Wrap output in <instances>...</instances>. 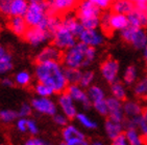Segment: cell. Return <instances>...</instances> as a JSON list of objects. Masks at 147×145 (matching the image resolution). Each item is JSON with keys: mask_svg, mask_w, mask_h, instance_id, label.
I'll list each match as a JSON object with an SVG mask.
<instances>
[{"mask_svg": "<svg viewBox=\"0 0 147 145\" xmlns=\"http://www.w3.org/2000/svg\"><path fill=\"white\" fill-rule=\"evenodd\" d=\"M119 71H120L119 63L116 60H114V59L105 60L101 64V67H100L101 76L103 77V79H105V81H108L109 83H114V82L117 81Z\"/></svg>", "mask_w": 147, "mask_h": 145, "instance_id": "obj_14", "label": "cell"}, {"mask_svg": "<svg viewBox=\"0 0 147 145\" xmlns=\"http://www.w3.org/2000/svg\"><path fill=\"white\" fill-rule=\"evenodd\" d=\"M145 13H146V16H147V9H145Z\"/></svg>", "mask_w": 147, "mask_h": 145, "instance_id": "obj_54", "label": "cell"}, {"mask_svg": "<svg viewBox=\"0 0 147 145\" xmlns=\"http://www.w3.org/2000/svg\"><path fill=\"white\" fill-rule=\"evenodd\" d=\"M31 107L34 111L44 115L57 114V105L49 98H36L31 100Z\"/></svg>", "mask_w": 147, "mask_h": 145, "instance_id": "obj_10", "label": "cell"}, {"mask_svg": "<svg viewBox=\"0 0 147 145\" xmlns=\"http://www.w3.org/2000/svg\"><path fill=\"white\" fill-rule=\"evenodd\" d=\"M37 1H39V0H27V2H28V3H32V2H37Z\"/></svg>", "mask_w": 147, "mask_h": 145, "instance_id": "obj_51", "label": "cell"}, {"mask_svg": "<svg viewBox=\"0 0 147 145\" xmlns=\"http://www.w3.org/2000/svg\"><path fill=\"white\" fill-rule=\"evenodd\" d=\"M61 58V51L55 46H47L40 51L37 56L38 62L46 61H59Z\"/></svg>", "mask_w": 147, "mask_h": 145, "instance_id": "obj_18", "label": "cell"}, {"mask_svg": "<svg viewBox=\"0 0 147 145\" xmlns=\"http://www.w3.org/2000/svg\"><path fill=\"white\" fill-rule=\"evenodd\" d=\"M67 93L73 98L74 102L79 103L84 108L88 109L91 106V100L88 96V92L82 89V86L77 84H71L67 87Z\"/></svg>", "mask_w": 147, "mask_h": 145, "instance_id": "obj_15", "label": "cell"}, {"mask_svg": "<svg viewBox=\"0 0 147 145\" xmlns=\"http://www.w3.org/2000/svg\"><path fill=\"white\" fill-rule=\"evenodd\" d=\"M59 106L62 110L63 114H65L68 118L76 117L77 110L75 102L68 93H63L59 98Z\"/></svg>", "mask_w": 147, "mask_h": 145, "instance_id": "obj_16", "label": "cell"}, {"mask_svg": "<svg viewBox=\"0 0 147 145\" xmlns=\"http://www.w3.org/2000/svg\"><path fill=\"white\" fill-rule=\"evenodd\" d=\"M9 27L16 35L22 36L25 34L28 25L24 17H11L9 22Z\"/></svg>", "mask_w": 147, "mask_h": 145, "instance_id": "obj_20", "label": "cell"}, {"mask_svg": "<svg viewBox=\"0 0 147 145\" xmlns=\"http://www.w3.org/2000/svg\"><path fill=\"white\" fill-rule=\"evenodd\" d=\"M80 75H82V72L79 70H77V69H69V67H66L65 76L68 83L77 84L79 82V79H80Z\"/></svg>", "mask_w": 147, "mask_h": 145, "instance_id": "obj_33", "label": "cell"}, {"mask_svg": "<svg viewBox=\"0 0 147 145\" xmlns=\"http://www.w3.org/2000/svg\"><path fill=\"white\" fill-rule=\"evenodd\" d=\"M11 67H13V59L9 52L4 55L0 56V75L9 72Z\"/></svg>", "mask_w": 147, "mask_h": 145, "instance_id": "obj_29", "label": "cell"}, {"mask_svg": "<svg viewBox=\"0 0 147 145\" xmlns=\"http://www.w3.org/2000/svg\"><path fill=\"white\" fill-rule=\"evenodd\" d=\"M91 2L94 3L97 7L100 9H108L111 4V0H90Z\"/></svg>", "mask_w": 147, "mask_h": 145, "instance_id": "obj_43", "label": "cell"}, {"mask_svg": "<svg viewBox=\"0 0 147 145\" xmlns=\"http://www.w3.org/2000/svg\"><path fill=\"white\" fill-rule=\"evenodd\" d=\"M27 133L30 135H37L39 133V126L34 119L27 118Z\"/></svg>", "mask_w": 147, "mask_h": 145, "instance_id": "obj_39", "label": "cell"}, {"mask_svg": "<svg viewBox=\"0 0 147 145\" xmlns=\"http://www.w3.org/2000/svg\"><path fill=\"white\" fill-rule=\"evenodd\" d=\"M50 14L49 4L45 0H39L37 2L28 4V9L24 15V19L28 27H39Z\"/></svg>", "mask_w": 147, "mask_h": 145, "instance_id": "obj_4", "label": "cell"}, {"mask_svg": "<svg viewBox=\"0 0 147 145\" xmlns=\"http://www.w3.org/2000/svg\"><path fill=\"white\" fill-rule=\"evenodd\" d=\"M78 0H50L48 1L49 11L52 15L68 14L78 5Z\"/></svg>", "mask_w": 147, "mask_h": 145, "instance_id": "obj_11", "label": "cell"}, {"mask_svg": "<svg viewBox=\"0 0 147 145\" xmlns=\"http://www.w3.org/2000/svg\"><path fill=\"white\" fill-rule=\"evenodd\" d=\"M23 36L26 42L34 47L45 44L50 37H52L50 32L41 27H28Z\"/></svg>", "mask_w": 147, "mask_h": 145, "instance_id": "obj_8", "label": "cell"}, {"mask_svg": "<svg viewBox=\"0 0 147 145\" xmlns=\"http://www.w3.org/2000/svg\"><path fill=\"white\" fill-rule=\"evenodd\" d=\"M77 37L80 43L92 48L99 47L103 44V41H105L102 33L99 32L97 29H85L84 28V30L79 33Z\"/></svg>", "mask_w": 147, "mask_h": 145, "instance_id": "obj_9", "label": "cell"}, {"mask_svg": "<svg viewBox=\"0 0 147 145\" xmlns=\"http://www.w3.org/2000/svg\"><path fill=\"white\" fill-rule=\"evenodd\" d=\"M24 145H52L51 143L47 142L45 140L40 139V138H32V139H28L24 143Z\"/></svg>", "mask_w": 147, "mask_h": 145, "instance_id": "obj_42", "label": "cell"}, {"mask_svg": "<svg viewBox=\"0 0 147 145\" xmlns=\"http://www.w3.org/2000/svg\"><path fill=\"white\" fill-rule=\"evenodd\" d=\"M143 56H144L145 63H146V65H147V44H146V46L144 47V49H143Z\"/></svg>", "mask_w": 147, "mask_h": 145, "instance_id": "obj_48", "label": "cell"}, {"mask_svg": "<svg viewBox=\"0 0 147 145\" xmlns=\"http://www.w3.org/2000/svg\"><path fill=\"white\" fill-rule=\"evenodd\" d=\"M18 116V113L14 110H9V109H4L0 111V120L2 122L9 123L14 121Z\"/></svg>", "mask_w": 147, "mask_h": 145, "instance_id": "obj_35", "label": "cell"}, {"mask_svg": "<svg viewBox=\"0 0 147 145\" xmlns=\"http://www.w3.org/2000/svg\"><path fill=\"white\" fill-rule=\"evenodd\" d=\"M133 3H135V5H143V4H147V0H130Z\"/></svg>", "mask_w": 147, "mask_h": 145, "instance_id": "obj_47", "label": "cell"}, {"mask_svg": "<svg viewBox=\"0 0 147 145\" xmlns=\"http://www.w3.org/2000/svg\"><path fill=\"white\" fill-rule=\"evenodd\" d=\"M62 26L67 28L69 31H71L74 35L78 36L79 33L84 30V27L79 22L78 18L71 16V15H66L65 17L62 19Z\"/></svg>", "mask_w": 147, "mask_h": 145, "instance_id": "obj_19", "label": "cell"}, {"mask_svg": "<svg viewBox=\"0 0 147 145\" xmlns=\"http://www.w3.org/2000/svg\"><path fill=\"white\" fill-rule=\"evenodd\" d=\"M94 79H95V75L92 71H85V72H82V75H80V79H79V86L84 87H90L92 85V83L94 82Z\"/></svg>", "mask_w": 147, "mask_h": 145, "instance_id": "obj_32", "label": "cell"}, {"mask_svg": "<svg viewBox=\"0 0 147 145\" xmlns=\"http://www.w3.org/2000/svg\"><path fill=\"white\" fill-rule=\"evenodd\" d=\"M138 130L140 131V133H141V135L143 136L144 140L147 141V109L143 111L141 117H140Z\"/></svg>", "mask_w": 147, "mask_h": 145, "instance_id": "obj_37", "label": "cell"}, {"mask_svg": "<svg viewBox=\"0 0 147 145\" xmlns=\"http://www.w3.org/2000/svg\"><path fill=\"white\" fill-rule=\"evenodd\" d=\"M62 136L65 142H70L76 139H86L84 133L73 124H67L63 130Z\"/></svg>", "mask_w": 147, "mask_h": 145, "instance_id": "obj_22", "label": "cell"}, {"mask_svg": "<svg viewBox=\"0 0 147 145\" xmlns=\"http://www.w3.org/2000/svg\"><path fill=\"white\" fill-rule=\"evenodd\" d=\"M137 77H138V71L134 65H130V67H126V70L124 72V75H123V80H124V83L127 84V85H131L136 82Z\"/></svg>", "mask_w": 147, "mask_h": 145, "instance_id": "obj_30", "label": "cell"}, {"mask_svg": "<svg viewBox=\"0 0 147 145\" xmlns=\"http://www.w3.org/2000/svg\"><path fill=\"white\" fill-rule=\"evenodd\" d=\"M135 94L137 96L140 98H144L145 93L147 92V78H144L137 82V84L135 85Z\"/></svg>", "mask_w": 147, "mask_h": 145, "instance_id": "obj_36", "label": "cell"}, {"mask_svg": "<svg viewBox=\"0 0 147 145\" xmlns=\"http://www.w3.org/2000/svg\"><path fill=\"white\" fill-rule=\"evenodd\" d=\"M77 121L79 122V124L82 126H84L85 128L88 130H95L97 128V122L93 118H91L90 116H88L85 113H77L76 117Z\"/></svg>", "mask_w": 147, "mask_h": 145, "instance_id": "obj_27", "label": "cell"}, {"mask_svg": "<svg viewBox=\"0 0 147 145\" xmlns=\"http://www.w3.org/2000/svg\"><path fill=\"white\" fill-rule=\"evenodd\" d=\"M31 109H32L31 105H28V104H26V103L22 104L17 112L18 116H20V117H27L28 115H30Z\"/></svg>", "mask_w": 147, "mask_h": 145, "instance_id": "obj_38", "label": "cell"}, {"mask_svg": "<svg viewBox=\"0 0 147 145\" xmlns=\"http://www.w3.org/2000/svg\"><path fill=\"white\" fill-rule=\"evenodd\" d=\"M114 13L116 14H122L127 16L130 11L135 9V3H133L130 0H114L112 5Z\"/></svg>", "mask_w": 147, "mask_h": 145, "instance_id": "obj_24", "label": "cell"}, {"mask_svg": "<svg viewBox=\"0 0 147 145\" xmlns=\"http://www.w3.org/2000/svg\"><path fill=\"white\" fill-rule=\"evenodd\" d=\"M95 57H96L95 48L89 47L79 42L76 43L73 47L66 50L63 57V61L66 67L80 70L89 67L94 61Z\"/></svg>", "mask_w": 147, "mask_h": 145, "instance_id": "obj_2", "label": "cell"}, {"mask_svg": "<svg viewBox=\"0 0 147 145\" xmlns=\"http://www.w3.org/2000/svg\"><path fill=\"white\" fill-rule=\"evenodd\" d=\"M53 120L57 126H66L67 123H68V117L65 114H54Z\"/></svg>", "mask_w": 147, "mask_h": 145, "instance_id": "obj_40", "label": "cell"}, {"mask_svg": "<svg viewBox=\"0 0 147 145\" xmlns=\"http://www.w3.org/2000/svg\"><path fill=\"white\" fill-rule=\"evenodd\" d=\"M7 53V51L4 49V48L2 47V46L0 45V56H2V55H4V54H6Z\"/></svg>", "mask_w": 147, "mask_h": 145, "instance_id": "obj_49", "label": "cell"}, {"mask_svg": "<svg viewBox=\"0 0 147 145\" xmlns=\"http://www.w3.org/2000/svg\"><path fill=\"white\" fill-rule=\"evenodd\" d=\"M34 91L38 94V96H42V98H49L54 93L51 87H49L48 85H46L44 83H41V82H39L34 86Z\"/></svg>", "mask_w": 147, "mask_h": 145, "instance_id": "obj_34", "label": "cell"}, {"mask_svg": "<svg viewBox=\"0 0 147 145\" xmlns=\"http://www.w3.org/2000/svg\"><path fill=\"white\" fill-rule=\"evenodd\" d=\"M121 37L136 49H144L147 44V33L143 28L128 25L121 31Z\"/></svg>", "mask_w": 147, "mask_h": 145, "instance_id": "obj_5", "label": "cell"}, {"mask_svg": "<svg viewBox=\"0 0 147 145\" xmlns=\"http://www.w3.org/2000/svg\"><path fill=\"white\" fill-rule=\"evenodd\" d=\"M34 75L38 81L48 85L54 92H62L68 87L65 69L59 61L39 62L34 70Z\"/></svg>", "mask_w": 147, "mask_h": 145, "instance_id": "obj_1", "label": "cell"}, {"mask_svg": "<svg viewBox=\"0 0 147 145\" xmlns=\"http://www.w3.org/2000/svg\"><path fill=\"white\" fill-rule=\"evenodd\" d=\"M27 0H11L9 6V16L11 17H24L28 9Z\"/></svg>", "mask_w": 147, "mask_h": 145, "instance_id": "obj_23", "label": "cell"}, {"mask_svg": "<svg viewBox=\"0 0 147 145\" xmlns=\"http://www.w3.org/2000/svg\"><path fill=\"white\" fill-rule=\"evenodd\" d=\"M147 9V4L145 5H135V9L127 15L128 25L134 27L143 28L147 25V16L145 9Z\"/></svg>", "mask_w": 147, "mask_h": 145, "instance_id": "obj_12", "label": "cell"}, {"mask_svg": "<svg viewBox=\"0 0 147 145\" xmlns=\"http://www.w3.org/2000/svg\"><path fill=\"white\" fill-rule=\"evenodd\" d=\"M111 92H112V96L119 100H123L126 98V90L124 88V85L120 82H114L112 83L111 87Z\"/></svg>", "mask_w": 147, "mask_h": 145, "instance_id": "obj_28", "label": "cell"}, {"mask_svg": "<svg viewBox=\"0 0 147 145\" xmlns=\"http://www.w3.org/2000/svg\"><path fill=\"white\" fill-rule=\"evenodd\" d=\"M0 145H4V144H0Z\"/></svg>", "mask_w": 147, "mask_h": 145, "instance_id": "obj_55", "label": "cell"}, {"mask_svg": "<svg viewBox=\"0 0 147 145\" xmlns=\"http://www.w3.org/2000/svg\"><path fill=\"white\" fill-rule=\"evenodd\" d=\"M59 145H67V144H66V143L64 142V143H61V144H59Z\"/></svg>", "mask_w": 147, "mask_h": 145, "instance_id": "obj_53", "label": "cell"}, {"mask_svg": "<svg viewBox=\"0 0 147 145\" xmlns=\"http://www.w3.org/2000/svg\"><path fill=\"white\" fill-rule=\"evenodd\" d=\"M105 130L108 138H110L111 140H114L116 139L117 137L122 135L123 126H122V122H118V121H115V120H112L109 118L105 121Z\"/></svg>", "mask_w": 147, "mask_h": 145, "instance_id": "obj_21", "label": "cell"}, {"mask_svg": "<svg viewBox=\"0 0 147 145\" xmlns=\"http://www.w3.org/2000/svg\"><path fill=\"white\" fill-rule=\"evenodd\" d=\"M88 96L92 106L100 115H108V105L105 93L101 87L97 85H91L88 90Z\"/></svg>", "mask_w": 147, "mask_h": 145, "instance_id": "obj_7", "label": "cell"}, {"mask_svg": "<svg viewBox=\"0 0 147 145\" xmlns=\"http://www.w3.org/2000/svg\"><path fill=\"white\" fill-rule=\"evenodd\" d=\"M128 26V19L126 15L111 13L109 19V31H122Z\"/></svg>", "mask_w": 147, "mask_h": 145, "instance_id": "obj_17", "label": "cell"}, {"mask_svg": "<svg viewBox=\"0 0 147 145\" xmlns=\"http://www.w3.org/2000/svg\"><path fill=\"white\" fill-rule=\"evenodd\" d=\"M144 98V100H146V102H147V92H146V93H145L144 98Z\"/></svg>", "mask_w": 147, "mask_h": 145, "instance_id": "obj_52", "label": "cell"}, {"mask_svg": "<svg viewBox=\"0 0 147 145\" xmlns=\"http://www.w3.org/2000/svg\"><path fill=\"white\" fill-rule=\"evenodd\" d=\"M91 145H107L105 143L101 142V141H94V142H92V144Z\"/></svg>", "mask_w": 147, "mask_h": 145, "instance_id": "obj_50", "label": "cell"}, {"mask_svg": "<svg viewBox=\"0 0 147 145\" xmlns=\"http://www.w3.org/2000/svg\"><path fill=\"white\" fill-rule=\"evenodd\" d=\"M77 18L85 29H97L100 25V9L90 0H82L77 5Z\"/></svg>", "mask_w": 147, "mask_h": 145, "instance_id": "obj_3", "label": "cell"}, {"mask_svg": "<svg viewBox=\"0 0 147 145\" xmlns=\"http://www.w3.org/2000/svg\"><path fill=\"white\" fill-rule=\"evenodd\" d=\"M17 130L20 133H27V118L26 117H20L17 120Z\"/></svg>", "mask_w": 147, "mask_h": 145, "instance_id": "obj_41", "label": "cell"}, {"mask_svg": "<svg viewBox=\"0 0 147 145\" xmlns=\"http://www.w3.org/2000/svg\"><path fill=\"white\" fill-rule=\"evenodd\" d=\"M52 41L54 46L59 50H68L69 48L73 47L76 44V36L67 28L62 26L61 23V26L52 34Z\"/></svg>", "mask_w": 147, "mask_h": 145, "instance_id": "obj_6", "label": "cell"}, {"mask_svg": "<svg viewBox=\"0 0 147 145\" xmlns=\"http://www.w3.org/2000/svg\"><path fill=\"white\" fill-rule=\"evenodd\" d=\"M112 145H128V143L126 141V139H125L124 135H121V136L117 137L116 139L113 140Z\"/></svg>", "mask_w": 147, "mask_h": 145, "instance_id": "obj_44", "label": "cell"}, {"mask_svg": "<svg viewBox=\"0 0 147 145\" xmlns=\"http://www.w3.org/2000/svg\"><path fill=\"white\" fill-rule=\"evenodd\" d=\"M31 81V76L28 72L26 71H21L17 72L14 78V82L19 86H26L28 85Z\"/></svg>", "mask_w": 147, "mask_h": 145, "instance_id": "obj_31", "label": "cell"}, {"mask_svg": "<svg viewBox=\"0 0 147 145\" xmlns=\"http://www.w3.org/2000/svg\"><path fill=\"white\" fill-rule=\"evenodd\" d=\"M124 137L128 145H144V138L138 128H126Z\"/></svg>", "mask_w": 147, "mask_h": 145, "instance_id": "obj_26", "label": "cell"}, {"mask_svg": "<svg viewBox=\"0 0 147 145\" xmlns=\"http://www.w3.org/2000/svg\"><path fill=\"white\" fill-rule=\"evenodd\" d=\"M1 84L5 87H11V86H13L14 81H11V79H9V78H4L2 81H1Z\"/></svg>", "mask_w": 147, "mask_h": 145, "instance_id": "obj_46", "label": "cell"}, {"mask_svg": "<svg viewBox=\"0 0 147 145\" xmlns=\"http://www.w3.org/2000/svg\"><path fill=\"white\" fill-rule=\"evenodd\" d=\"M123 110H124V114L127 118L131 117H138L141 116L143 113V109L141 105L138 102L135 100H128L123 105Z\"/></svg>", "mask_w": 147, "mask_h": 145, "instance_id": "obj_25", "label": "cell"}, {"mask_svg": "<svg viewBox=\"0 0 147 145\" xmlns=\"http://www.w3.org/2000/svg\"><path fill=\"white\" fill-rule=\"evenodd\" d=\"M67 145H90L86 139H76L70 142H65Z\"/></svg>", "mask_w": 147, "mask_h": 145, "instance_id": "obj_45", "label": "cell"}, {"mask_svg": "<svg viewBox=\"0 0 147 145\" xmlns=\"http://www.w3.org/2000/svg\"><path fill=\"white\" fill-rule=\"evenodd\" d=\"M107 105H108V115L109 118L118 122H123L125 118L124 110H123V104L121 100L115 98H107Z\"/></svg>", "mask_w": 147, "mask_h": 145, "instance_id": "obj_13", "label": "cell"}]
</instances>
